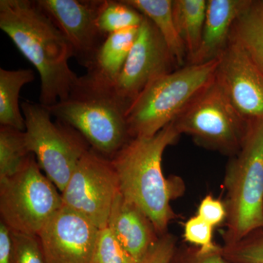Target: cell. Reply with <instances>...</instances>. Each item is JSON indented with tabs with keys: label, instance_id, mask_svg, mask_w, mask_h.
<instances>
[{
	"label": "cell",
	"instance_id": "9c48e42d",
	"mask_svg": "<svg viewBox=\"0 0 263 263\" xmlns=\"http://www.w3.org/2000/svg\"><path fill=\"white\" fill-rule=\"evenodd\" d=\"M119 193V178L111 160L90 148L79 161L61 193L62 204L100 230L106 228Z\"/></svg>",
	"mask_w": 263,
	"mask_h": 263
},
{
	"label": "cell",
	"instance_id": "4fadbf2b",
	"mask_svg": "<svg viewBox=\"0 0 263 263\" xmlns=\"http://www.w3.org/2000/svg\"><path fill=\"white\" fill-rule=\"evenodd\" d=\"M100 229L63 206L39 233L47 263H92Z\"/></svg>",
	"mask_w": 263,
	"mask_h": 263
},
{
	"label": "cell",
	"instance_id": "7a4b0ae2",
	"mask_svg": "<svg viewBox=\"0 0 263 263\" xmlns=\"http://www.w3.org/2000/svg\"><path fill=\"white\" fill-rule=\"evenodd\" d=\"M181 136L172 122L151 138H131L111 159L120 193L149 217L160 236L177 218L171 201L185 190L179 177L164 176L162 166L164 151Z\"/></svg>",
	"mask_w": 263,
	"mask_h": 263
},
{
	"label": "cell",
	"instance_id": "8992f818",
	"mask_svg": "<svg viewBox=\"0 0 263 263\" xmlns=\"http://www.w3.org/2000/svg\"><path fill=\"white\" fill-rule=\"evenodd\" d=\"M173 122L198 146L232 157L241 148L250 119L236 110L214 79Z\"/></svg>",
	"mask_w": 263,
	"mask_h": 263
},
{
	"label": "cell",
	"instance_id": "5b68a950",
	"mask_svg": "<svg viewBox=\"0 0 263 263\" xmlns=\"http://www.w3.org/2000/svg\"><path fill=\"white\" fill-rule=\"evenodd\" d=\"M220 57L187 64L151 82L127 113L131 138H151L174 122L189 104L215 79Z\"/></svg>",
	"mask_w": 263,
	"mask_h": 263
},
{
	"label": "cell",
	"instance_id": "8fae6325",
	"mask_svg": "<svg viewBox=\"0 0 263 263\" xmlns=\"http://www.w3.org/2000/svg\"><path fill=\"white\" fill-rule=\"evenodd\" d=\"M70 43L73 57L86 70L105 38L98 26L104 0H37Z\"/></svg>",
	"mask_w": 263,
	"mask_h": 263
},
{
	"label": "cell",
	"instance_id": "e0dca14e",
	"mask_svg": "<svg viewBox=\"0 0 263 263\" xmlns=\"http://www.w3.org/2000/svg\"><path fill=\"white\" fill-rule=\"evenodd\" d=\"M125 1L153 22L163 37L178 67L186 65L187 53L175 24L173 0Z\"/></svg>",
	"mask_w": 263,
	"mask_h": 263
},
{
	"label": "cell",
	"instance_id": "d6986e66",
	"mask_svg": "<svg viewBox=\"0 0 263 263\" xmlns=\"http://www.w3.org/2000/svg\"><path fill=\"white\" fill-rule=\"evenodd\" d=\"M206 8L205 0L173 1L175 24L186 48L187 64L191 62L200 48Z\"/></svg>",
	"mask_w": 263,
	"mask_h": 263
},
{
	"label": "cell",
	"instance_id": "5bb4252c",
	"mask_svg": "<svg viewBox=\"0 0 263 263\" xmlns=\"http://www.w3.org/2000/svg\"><path fill=\"white\" fill-rule=\"evenodd\" d=\"M106 228L138 263L160 238L149 217L121 193L114 200Z\"/></svg>",
	"mask_w": 263,
	"mask_h": 263
},
{
	"label": "cell",
	"instance_id": "ba28073f",
	"mask_svg": "<svg viewBox=\"0 0 263 263\" xmlns=\"http://www.w3.org/2000/svg\"><path fill=\"white\" fill-rule=\"evenodd\" d=\"M62 205L61 193L33 155L18 173L0 180L1 221L11 231L39 235Z\"/></svg>",
	"mask_w": 263,
	"mask_h": 263
},
{
	"label": "cell",
	"instance_id": "30bf717a",
	"mask_svg": "<svg viewBox=\"0 0 263 263\" xmlns=\"http://www.w3.org/2000/svg\"><path fill=\"white\" fill-rule=\"evenodd\" d=\"M174 67L178 66L163 37L144 15L127 61L116 81V90L131 105L151 82L176 70Z\"/></svg>",
	"mask_w": 263,
	"mask_h": 263
},
{
	"label": "cell",
	"instance_id": "f546056e",
	"mask_svg": "<svg viewBox=\"0 0 263 263\" xmlns=\"http://www.w3.org/2000/svg\"><path fill=\"white\" fill-rule=\"evenodd\" d=\"M12 262L11 231L0 221V263Z\"/></svg>",
	"mask_w": 263,
	"mask_h": 263
},
{
	"label": "cell",
	"instance_id": "277c9868",
	"mask_svg": "<svg viewBox=\"0 0 263 263\" xmlns=\"http://www.w3.org/2000/svg\"><path fill=\"white\" fill-rule=\"evenodd\" d=\"M224 187V245H230L263 229V119H250L241 148L227 165Z\"/></svg>",
	"mask_w": 263,
	"mask_h": 263
},
{
	"label": "cell",
	"instance_id": "ffe728a7",
	"mask_svg": "<svg viewBox=\"0 0 263 263\" xmlns=\"http://www.w3.org/2000/svg\"><path fill=\"white\" fill-rule=\"evenodd\" d=\"M230 37L240 43L263 72V15L255 1H252L236 19Z\"/></svg>",
	"mask_w": 263,
	"mask_h": 263
},
{
	"label": "cell",
	"instance_id": "d4e9b609",
	"mask_svg": "<svg viewBox=\"0 0 263 263\" xmlns=\"http://www.w3.org/2000/svg\"><path fill=\"white\" fill-rule=\"evenodd\" d=\"M11 263H47L38 235L11 231Z\"/></svg>",
	"mask_w": 263,
	"mask_h": 263
},
{
	"label": "cell",
	"instance_id": "4316f807",
	"mask_svg": "<svg viewBox=\"0 0 263 263\" xmlns=\"http://www.w3.org/2000/svg\"><path fill=\"white\" fill-rule=\"evenodd\" d=\"M170 263H229L224 258L221 247L211 252H202L198 247L181 245L176 247Z\"/></svg>",
	"mask_w": 263,
	"mask_h": 263
},
{
	"label": "cell",
	"instance_id": "3957f363",
	"mask_svg": "<svg viewBox=\"0 0 263 263\" xmlns=\"http://www.w3.org/2000/svg\"><path fill=\"white\" fill-rule=\"evenodd\" d=\"M129 106L115 85L85 74L67 98L46 108L52 117L79 132L91 149L111 160L131 139L127 122Z\"/></svg>",
	"mask_w": 263,
	"mask_h": 263
},
{
	"label": "cell",
	"instance_id": "ac0fdd59",
	"mask_svg": "<svg viewBox=\"0 0 263 263\" xmlns=\"http://www.w3.org/2000/svg\"><path fill=\"white\" fill-rule=\"evenodd\" d=\"M35 79L31 69L0 68V124L25 131V121L19 104V94Z\"/></svg>",
	"mask_w": 263,
	"mask_h": 263
},
{
	"label": "cell",
	"instance_id": "484cf974",
	"mask_svg": "<svg viewBox=\"0 0 263 263\" xmlns=\"http://www.w3.org/2000/svg\"><path fill=\"white\" fill-rule=\"evenodd\" d=\"M213 228L200 216H193L185 223L183 238L186 243L198 247L202 252H214L221 247L213 242Z\"/></svg>",
	"mask_w": 263,
	"mask_h": 263
},
{
	"label": "cell",
	"instance_id": "4dcf8cb0",
	"mask_svg": "<svg viewBox=\"0 0 263 263\" xmlns=\"http://www.w3.org/2000/svg\"><path fill=\"white\" fill-rule=\"evenodd\" d=\"M256 5H257V8L260 10L261 13L263 15V0L262 1H255Z\"/></svg>",
	"mask_w": 263,
	"mask_h": 263
},
{
	"label": "cell",
	"instance_id": "6da1fadb",
	"mask_svg": "<svg viewBox=\"0 0 263 263\" xmlns=\"http://www.w3.org/2000/svg\"><path fill=\"white\" fill-rule=\"evenodd\" d=\"M0 29L39 73V103L49 107L67 98L79 79L69 65L73 52L37 0H0Z\"/></svg>",
	"mask_w": 263,
	"mask_h": 263
},
{
	"label": "cell",
	"instance_id": "603a6c76",
	"mask_svg": "<svg viewBox=\"0 0 263 263\" xmlns=\"http://www.w3.org/2000/svg\"><path fill=\"white\" fill-rule=\"evenodd\" d=\"M221 252L229 263H263V229L233 245L223 246Z\"/></svg>",
	"mask_w": 263,
	"mask_h": 263
},
{
	"label": "cell",
	"instance_id": "52a82bcc",
	"mask_svg": "<svg viewBox=\"0 0 263 263\" xmlns=\"http://www.w3.org/2000/svg\"><path fill=\"white\" fill-rule=\"evenodd\" d=\"M21 108L29 152L62 193L79 161L91 147L74 128L61 121L52 120L49 110L41 103L24 101Z\"/></svg>",
	"mask_w": 263,
	"mask_h": 263
},
{
	"label": "cell",
	"instance_id": "9a60e30c",
	"mask_svg": "<svg viewBox=\"0 0 263 263\" xmlns=\"http://www.w3.org/2000/svg\"><path fill=\"white\" fill-rule=\"evenodd\" d=\"M250 0H209L200 48L189 64L205 63L220 57L230 41L236 19Z\"/></svg>",
	"mask_w": 263,
	"mask_h": 263
},
{
	"label": "cell",
	"instance_id": "2e32d148",
	"mask_svg": "<svg viewBox=\"0 0 263 263\" xmlns=\"http://www.w3.org/2000/svg\"><path fill=\"white\" fill-rule=\"evenodd\" d=\"M134 27L112 33L105 38L86 74L107 84H116L138 34Z\"/></svg>",
	"mask_w": 263,
	"mask_h": 263
},
{
	"label": "cell",
	"instance_id": "7c38bea8",
	"mask_svg": "<svg viewBox=\"0 0 263 263\" xmlns=\"http://www.w3.org/2000/svg\"><path fill=\"white\" fill-rule=\"evenodd\" d=\"M215 79L243 117L263 119V72L233 38L221 53Z\"/></svg>",
	"mask_w": 263,
	"mask_h": 263
},
{
	"label": "cell",
	"instance_id": "f1b7e54d",
	"mask_svg": "<svg viewBox=\"0 0 263 263\" xmlns=\"http://www.w3.org/2000/svg\"><path fill=\"white\" fill-rule=\"evenodd\" d=\"M177 246V238L174 235L167 233L161 235L141 263H170Z\"/></svg>",
	"mask_w": 263,
	"mask_h": 263
},
{
	"label": "cell",
	"instance_id": "44dd1931",
	"mask_svg": "<svg viewBox=\"0 0 263 263\" xmlns=\"http://www.w3.org/2000/svg\"><path fill=\"white\" fill-rule=\"evenodd\" d=\"M32 155L26 143L24 131L0 126V180L18 173Z\"/></svg>",
	"mask_w": 263,
	"mask_h": 263
},
{
	"label": "cell",
	"instance_id": "cb8c5ba5",
	"mask_svg": "<svg viewBox=\"0 0 263 263\" xmlns=\"http://www.w3.org/2000/svg\"><path fill=\"white\" fill-rule=\"evenodd\" d=\"M92 263H138L120 245L108 228L100 229Z\"/></svg>",
	"mask_w": 263,
	"mask_h": 263
},
{
	"label": "cell",
	"instance_id": "83f0119b",
	"mask_svg": "<svg viewBox=\"0 0 263 263\" xmlns=\"http://www.w3.org/2000/svg\"><path fill=\"white\" fill-rule=\"evenodd\" d=\"M197 215L214 228L226 220V204L208 195L200 202Z\"/></svg>",
	"mask_w": 263,
	"mask_h": 263
},
{
	"label": "cell",
	"instance_id": "7402d4cb",
	"mask_svg": "<svg viewBox=\"0 0 263 263\" xmlns=\"http://www.w3.org/2000/svg\"><path fill=\"white\" fill-rule=\"evenodd\" d=\"M143 17L125 0H104L99 15V28L105 36H108L124 29L139 27Z\"/></svg>",
	"mask_w": 263,
	"mask_h": 263
}]
</instances>
